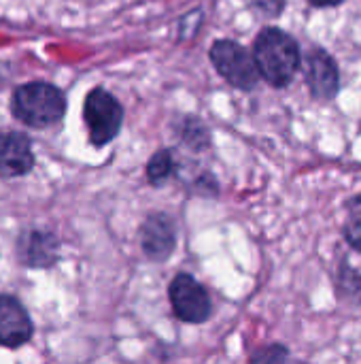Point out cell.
Wrapping results in <instances>:
<instances>
[{
	"instance_id": "obj_1",
	"label": "cell",
	"mask_w": 361,
	"mask_h": 364,
	"mask_svg": "<svg viewBox=\"0 0 361 364\" xmlns=\"http://www.w3.org/2000/svg\"><path fill=\"white\" fill-rule=\"evenodd\" d=\"M253 58L260 75L274 87L289 85L302 64L298 43L279 28H266L260 32L253 45Z\"/></svg>"
},
{
	"instance_id": "obj_2",
	"label": "cell",
	"mask_w": 361,
	"mask_h": 364,
	"mask_svg": "<svg viewBox=\"0 0 361 364\" xmlns=\"http://www.w3.org/2000/svg\"><path fill=\"white\" fill-rule=\"evenodd\" d=\"M11 113L30 128H49L66 115V96L49 81H28L15 87Z\"/></svg>"
},
{
	"instance_id": "obj_3",
	"label": "cell",
	"mask_w": 361,
	"mask_h": 364,
	"mask_svg": "<svg viewBox=\"0 0 361 364\" xmlns=\"http://www.w3.org/2000/svg\"><path fill=\"white\" fill-rule=\"evenodd\" d=\"M83 119L89 132V143L94 147H104L119 134L123 124V109L111 92L104 87H94L85 98Z\"/></svg>"
},
{
	"instance_id": "obj_4",
	"label": "cell",
	"mask_w": 361,
	"mask_h": 364,
	"mask_svg": "<svg viewBox=\"0 0 361 364\" xmlns=\"http://www.w3.org/2000/svg\"><path fill=\"white\" fill-rule=\"evenodd\" d=\"M211 60L217 73L238 90H253L257 85V79L262 77L255 58L234 41H217L211 47Z\"/></svg>"
},
{
	"instance_id": "obj_5",
	"label": "cell",
	"mask_w": 361,
	"mask_h": 364,
	"mask_svg": "<svg viewBox=\"0 0 361 364\" xmlns=\"http://www.w3.org/2000/svg\"><path fill=\"white\" fill-rule=\"evenodd\" d=\"M170 305L179 320L187 324H202L211 316V296L202 284H198L191 275L179 273L168 288Z\"/></svg>"
},
{
	"instance_id": "obj_6",
	"label": "cell",
	"mask_w": 361,
	"mask_h": 364,
	"mask_svg": "<svg viewBox=\"0 0 361 364\" xmlns=\"http://www.w3.org/2000/svg\"><path fill=\"white\" fill-rule=\"evenodd\" d=\"M34 335V324L28 309L11 294H0V346L17 350Z\"/></svg>"
},
{
	"instance_id": "obj_7",
	"label": "cell",
	"mask_w": 361,
	"mask_h": 364,
	"mask_svg": "<svg viewBox=\"0 0 361 364\" xmlns=\"http://www.w3.org/2000/svg\"><path fill=\"white\" fill-rule=\"evenodd\" d=\"M17 258L28 269H49L60 258L57 237L49 230L26 228L17 239Z\"/></svg>"
},
{
	"instance_id": "obj_8",
	"label": "cell",
	"mask_w": 361,
	"mask_h": 364,
	"mask_svg": "<svg viewBox=\"0 0 361 364\" xmlns=\"http://www.w3.org/2000/svg\"><path fill=\"white\" fill-rule=\"evenodd\" d=\"M34 166L32 141L23 132H0V177H21Z\"/></svg>"
},
{
	"instance_id": "obj_9",
	"label": "cell",
	"mask_w": 361,
	"mask_h": 364,
	"mask_svg": "<svg viewBox=\"0 0 361 364\" xmlns=\"http://www.w3.org/2000/svg\"><path fill=\"white\" fill-rule=\"evenodd\" d=\"M304 70H306V83L315 98L330 100L336 96L340 87V75H338V66L334 58L328 51L313 49L306 58Z\"/></svg>"
},
{
	"instance_id": "obj_10",
	"label": "cell",
	"mask_w": 361,
	"mask_h": 364,
	"mask_svg": "<svg viewBox=\"0 0 361 364\" xmlns=\"http://www.w3.org/2000/svg\"><path fill=\"white\" fill-rule=\"evenodd\" d=\"M140 243H143V252L151 260L164 262L174 250V224H172V220L164 213L149 215L140 228Z\"/></svg>"
},
{
	"instance_id": "obj_11",
	"label": "cell",
	"mask_w": 361,
	"mask_h": 364,
	"mask_svg": "<svg viewBox=\"0 0 361 364\" xmlns=\"http://www.w3.org/2000/svg\"><path fill=\"white\" fill-rule=\"evenodd\" d=\"M174 173V158L168 149H160L147 164V177L153 186H162Z\"/></svg>"
},
{
	"instance_id": "obj_12",
	"label": "cell",
	"mask_w": 361,
	"mask_h": 364,
	"mask_svg": "<svg viewBox=\"0 0 361 364\" xmlns=\"http://www.w3.org/2000/svg\"><path fill=\"white\" fill-rule=\"evenodd\" d=\"M191 122H187L185 130H183V139H185V145H191L196 149H202L209 145V134L204 130V126L200 122L194 119V126H189Z\"/></svg>"
},
{
	"instance_id": "obj_13",
	"label": "cell",
	"mask_w": 361,
	"mask_h": 364,
	"mask_svg": "<svg viewBox=\"0 0 361 364\" xmlns=\"http://www.w3.org/2000/svg\"><path fill=\"white\" fill-rule=\"evenodd\" d=\"M345 239L361 252V211H355L345 224Z\"/></svg>"
},
{
	"instance_id": "obj_14",
	"label": "cell",
	"mask_w": 361,
	"mask_h": 364,
	"mask_svg": "<svg viewBox=\"0 0 361 364\" xmlns=\"http://www.w3.org/2000/svg\"><path fill=\"white\" fill-rule=\"evenodd\" d=\"M260 11H264L266 15H279L285 6V0H251Z\"/></svg>"
},
{
	"instance_id": "obj_15",
	"label": "cell",
	"mask_w": 361,
	"mask_h": 364,
	"mask_svg": "<svg viewBox=\"0 0 361 364\" xmlns=\"http://www.w3.org/2000/svg\"><path fill=\"white\" fill-rule=\"evenodd\" d=\"M285 356H287V352L281 350L279 346H274V350H270V352H266V354H257L255 360H272V358H285Z\"/></svg>"
},
{
	"instance_id": "obj_16",
	"label": "cell",
	"mask_w": 361,
	"mask_h": 364,
	"mask_svg": "<svg viewBox=\"0 0 361 364\" xmlns=\"http://www.w3.org/2000/svg\"><path fill=\"white\" fill-rule=\"evenodd\" d=\"M309 2L315 4V6H336V4H340L345 0H309Z\"/></svg>"
}]
</instances>
